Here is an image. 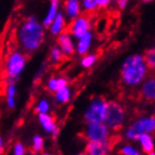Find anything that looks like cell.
<instances>
[{
    "label": "cell",
    "mask_w": 155,
    "mask_h": 155,
    "mask_svg": "<svg viewBox=\"0 0 155 155\" xmlns=\"http://www.w3.org/2000/svg\"><path fill=\"white\" fill-rule=\"evenodd\" d=\"M147 70L148 68L144 60V57L139 54L128 57L121 67V82L127 87L138 86L147 77Z\"/></svg>",
    "instance_id": "cell-1"
},
{
    "label": "cell",
    "mask_w": 155,
    "mask_h": 155,
    "mask_svg": "<svg viewBox=\"0 0 155 155\" xmlns=\"http://www.w3.org/2000/svg\"><path fill=\"white\" fill-rule=\"evenodd\" d=\"M44 32L34 18H30L19 31V43L26 52H33L43 43Z\"/></svg>",
    "instance_id": "cell-2"
},
{
    "label": "cell",
    "mask_w": 155,
    "mask_h": 155,
    "mask_svg": "<svg viewBox=\"0 0 155 155\" xmlns=\"http://www.w3.org/2000/svg\"><path fill=\"white\" fill-rule=\"evenodd\" d=\"M126 120V111L124 105L118 101H109L107 114L104 118V124L108 126L109 129L117 133L122 128Z\"/></svg>",
    "instance_id": "cell-3"
},
{
    "label": "cell",
    "mask_w": 155,
    "mask_h": 155,
    "mask_svg": "<svg viewBox=\"0 0 155 155\" xmlns=\"http://www.w3.org/2000/svg\"><path fill=\"white\" fill-rule=\"evenodd\" d=\"M25 54H23L19 51L10 53V56L6 61V66H5V74H6V78L8 79V82L15 83V81H17L25 68Z\"/></svg>",
    "instance_id": "cell-4"
},
{
    "label": "cell",
    "mask_w": 155,
    "mask_h": 155,
    "mask_svg": "<svg viewBox=\"0 0 155 155\" xmlns=\"http://www.w3.org/2000/svg\"><path fill=\"white\" fill-rule=\"evenodd\" d=\"M108 102L104 97H95L87 105L86 110L84 112V120L86 124L92 122H103L107 109H108Z\"/></svg>",
    "instance_id": "cell-5"
},
{
    "label": "cell",
    "mask_w": 155,
    "mask_h": 155,
    "mask_svg": "<svg viewBox=\"0 0 155 155\" xmlns=\"http://www.w3.org/2000/svg\"><path fill=\"white\" fill-rule=\"evenodd\" d=\"M84 137L87 142H102L111 137V130L104 122H92L85 127Z\"/></svg>",
    "instance_id": "cell-6"
},
{
    "label": "cell",
    "mask_w": 155,
    "mask_h": 155,
    "mask_svg": "<svg viewBox=\"0 0 155 155\" xmlns=\"http://www.w3.org/2000/svg\"><path fill=\"white\" fill-rule=\"evenodd\" d=\"M116 144V136H111L102 142H87L84 152L90 155H110Z\"/></svg>",
    "instance_id": "cell-7"
},
{
    "label": "cell",
    "mask_w": 155,
    "mask_h": 155,
    "mask_svg": "<svg viewBox=\"0 0 155 155\" xmlns=\"http://www.w3.org/2000/svg\"><path fill=\"white\" fill-rule=\"evenodd\" d=\"M90 16H81L77 19H75L69 24V26L65 30L66 33L73 34L76 38H82L84 34H86L90 30Z\"/></svg>",
    "instance_id": "cell-8"
},
{
    "label": "cell",
    "mask_w": 155,
    "mask_h": 155,
    "mask_svg": "<svg viewBox=\"0 0 155 155\" xmlns=\"http://www.w3.org/2000/svg\"><path fill=\"white\" fill-rule=\"evenodd\" d=\"M38 121L42 129L51 135L53 138H57L59 135V127L57 125L54 117L51 116L50 113H39L38 114Z\"/></svg>",
    "instance_id": "cell-9"
},
{
    "label": "cell",
    "mask_w": 155,
    "mask_h": 155,
    "mask_svg": "<svg viewBox=\"0 0 155 155\" xmlns=\"http://www.w3.org/2000/svg\"><path fill=\"white\" fill-rule=\"evenodd\" d=\"M139 95L147 102H155V76L145 78L139 90Z\"/></svg>",
    "instance_id": "cell-10"
},
{
    "label": "cell",
    "mask_w": 155,
    "mask_h": 155,
    "mask_svg": "<svg viewBox=\"0 0 155 155\" xmlns=\"http://www.w3.org/2000/svg\"><path fill=\"white\" fill-rule=\"evenodd\" d=\"M143 134H145V130H144V125H143V119L142 117L138 118L134 121L133 124L126 129L125 131V137L127 140H130V142H135V140H138V138L142 136Z\"/></svg>",
    "instance_id": "cell-11"
},
{
    "label": "cell",
    "mask_w": 155,
    "mask_h": 155,
    "mask_svg": "<svg viewBox=\"0 0 155 155\" xmlns=\"http://www.w3.org/2000/svg\"><path fill=\"white\" fill-rule=\"evenodd\" d=\"M66 86H68V79L64 76H52L48 79L47 84H45V88L51 94H54L57 91L61 90Z\"/></svg>",
    "instance_id": "cell-12"
},
{
    "label": "cell",
    "mask_w": 155,
    "mask_h": 155,
    "mask_svg": "<svg viewBox=\"0 0 155 155\" xmlns=\"http://www.w3.org/2000/svg\"><path fill=\"white\" fill-rule=\"evenodd\" d=\"M58 44H59L60 50L66 57H71L74 54L75 48H74V43L68 33L64 32L62 34H60V36L58 38Z\"/></svg>",
    "instance_id": "cell-13"
},
{
    "label": "cell",
    "mask_w": 155,
    "mask_h": 155,
    "mask_svg": "<svg viewBox=\"0 0 155 155\" xmlns=\"http://www.w3.org/2000/svg\"><path fill=\"white\" fill-rule=\"evenodd\" d=\"M16 94H17V88L15 83L9 82L6 86V105L10 110L16 108Z\"/></svg>",
    "instance_id": "cell-14"
},
{
    "label": "cell",
    "mask_w": 155,
    "mask_h": 155,
    "mask_svg": "<svg viewBox=\"0 0 155 155\" xmlns=\"http://www.w3.org/2000/svg\"><path fill=\"white\" fill-rule=\"evenodd\" d=\"M138 142L140 144V147L145 154H148L154 151V138L152 136V134H143L142 136L138 138Z\"/></svg>",
    "instance_id": "cell-15"
},
{
    "label": "cell",
    "mask_w": 155,
    "mask_h": 155,
    "mask_svg": "<svg viewBox=\"0 0 155 155\" xmlns=\"http://www.w3.org/2000/svg\"><path fill=\"white\" fill-rule=\"evenodd\" d=\"M54 101H56L58 104L60 105H64V104H67L71 99V90L69 88V86H66L61 90L57 91L54 93Z\"/></svg>",
    "instance_id": "cell-16"
},
{
    "label": "cell",
    "mask_w": 155,
    "mask_h": 155,
    "mask_svg": "<svg viewBox=\"0 0 155 155\" xmlns=\"http://www.w3.org/2000/svg\"><path fill=\"white\" fill-rule=\"evenodd\" d=\"M31 150H32V153H36V154L42 153L44 151V138L40 135L33 136L31 142Z\"/></svg>",
    "instance_id": "cell-17"
},
{
    "label": "cell",
    "mask_w": 155,
    "mask_h": 155,
    "mask_svg": "<svg viewBox=\"0 0 155 155\" xmlns=\"http://www.w3.org/2000/svg\"><path fill=\"white\" fill-rule=\"evenodd\" d=\"M91 41H92V35L90 33L84 34L82 38H79V42L77 45V52L79 54H85L90 48Z\"/></svg>",
    "instance_id": "cell-18"
},
{
    "label": "cell",
    "mask_w": 155,
    "mask_h": 155,
    "mask_svg": "<svg viewBox=\"0 0 155 155\" xmlns=\"http://www.w3.org/2000/svg\"><path fill=\"white\" fill-rule=\"evenodd\" d=\"M66 13L69 17H76L79 14V4L78 0H67L65 4Z\"/></svg>",
    "instance_id": "cell-19"
},
{
    "label": "cell",
    "mask_w": 155,
    "mask_h": 155,
    "mask_svg": "<svg viewBox=\"0 0 155 155\" xmlns=\"http://www.w3.org/2000/svg\"><path fill=\"white\" fill-rule=\"evenodd\" d=\"M51 111V102L48 99L39 100L35 104V112L39 113H50Z\"/></svg>",
    "instance_id": "cell-20"
},
{
    "label": "cell",
    "mask_w": 155,
    "mask_h": 155,
    "mask_svg": "<svg viewBox=\"0 0 155 155\" xmlns=\"http://www.w3.org/2000/svg\"><path fill=\"white\" fill-rule=\"evenodd\" d=\"M64 28H65V19H64L61 14H57L54 19H53V22H52V27H51L52 34H58Z\"/></svg>",
    "instance_id": "cell-21"
},
{
    "label": "cell",
    "mask_w": 155,
    "mask_h": 155,
    "mask_svg": "<svg viewBox=\"0 0 155 155\" xmlns=\"http://www.w3.org/2000/svg\"><path fill=\"white\" fill-rule=\"evenodd\" d=\"M57 9H58V0H52L49 14L47 15V18L44 19V26L45 27H49L52 24V22H53V19H54L57 15Z\"/></svg>",
    "instance_id": "cell-22"
},
{
    "label": "cell",
    "mask_w": 155,
    "mask_h": 155,
    "mask_svg": "<svg viewBox=\"0 0 155 155\" xmlns=\"http://www.w3.org/2000/svg\"><path fill=\"white\" fill-rule=\"evenodd\" d=\"M144 60L146 62V66L148 69L155 71V47L152 49H148L144 54Z\"/></svg>",
    "instance_id": "cell-23"
},
{
    "label": "cell",
    "mask_w": 155,
    "mask_h": 155,
    "mask_svg": "<svg viewBox=\"0 0 155 155\" xmlns=\"http://www.w3.org/2000/svg\"><path fill=\"white\" fill-rule=\"evenodd\" d=\"M143 125H144V130L147 134H154L155 133V117H142Z\"/></svg>",
    "instance_id": "cell-24"
},
{
    "label": "cell",
    "mask_w": 155,
    "mask_h": 155,
    "mask_svg": "<svg viewBox=\"0 0 155 155\" xmlns=\"http://www.w3.org/2000/svg\"><path fill=\"white\" fill-rule=\"evenodd\" d=\"M65 57L66 56L62 53L60 48L58 47L52 48L51 53H50V60H51V62H54V64H57V62H62V61L65 60Z\"/></svg>",
    "instance_id": "cell-25"
},
{
    "label": "cell",
    "mask_w": 155,
    "mask_h": 155,
    "mask_svg": "<svg viewBox=\"0 0 155 155\" xmlns=\"http://www.w3.org/2000/svg\"><path fill=\"white\" fill-rule=\"evenodd\" d=\"M119 154L120 155H142L140 150H138L137 147L133 146V145H122L119 150Z\"/></svg>",
    "instance_id": "cell-26"
},
{
    "label": "cell",
    "mask_w": 155,
    "mask_h": 155,
    "mask_svg": "<svg viewBox=\"0 0 155 155\" xmlns=\"http://www.w3.org/2000/svg\"><path fill=\"white\" fill-rule=\"evenodd\" d=\"M97 59V56L96 54H88V56H85L82 59V62L81 65L84 67V68H90L95 64V61Z\"/></svg>",
    "instance_id": "cell-27"
},
{
    "label": "cell",
    "mask_w": 155,
    "mask_h": 155,
    "mask_svg": "<svg viewBox=\"0 0 155 155\" xmlns=\"http://www.w3.org/2000/svg\"><path fill=\"white\" fill-rule=\"evenodd\" d=\"M12 155H26V147L21 142H16L14 144Z\"/></svg>",
    "instance_id": "cell-28"
},
{
    "label": "cell",
    "mask_w": 155,
    "mask_h": 155,
    "mask_svg": "<svg viewBox=\"0 0 155 155\" xmlns=\"http://www.w3.org/2000/svg\"><path fill=\"white\" fill-rule=\"evenodd\" d=\"M84 6L87 10H94L95 7H96V4H95V0H85Z\"/></svg>",
    "instance_id": "cell-29"
},
{
    "label": "cell",
    "mask_w": 155,
    "mask_h": 155,
    "mask_svg": "<svg viewBox=\"0 0 155 155\" xmlns=\"http://www.w3.org/2000/svg\"><path fill=\"white\" fill-rule=\"evenodd\" d=\"M110 0H95V4L96 6H99L100 8H105L109 5Z\"/></svg>",
    "instance_id": "cell-30"
},
{
    "label": "cell",
    "mask_w": 155,
    "mask_h": 155,
    "mask_svg": "<svg viewBox=\"0 0 155 155\" xmlns=\"http://www.w3.org/2000/svg\"><path fill=\"white\" fill-rule=\"evenodd\" d=\"M5 151V142H4V138L0 136V155L4 154Z\"/></svg>",
    "instance_id": "cell-31"
},
{
    "label": "cell",
    "mask_w": 155,
    "mask_h": 155,
    "mask_svg": "<svg viewBox=\"0 0 155 155\" xmlns=\"http://www.w3.org/2000/svg\"><path fill=\"white\" fill-rule=\"evenodd\" d=\"M127 1L128 0H118V6H119V8L124 9L126 7V5H127Z\"/></svg>",
    "instance_id": "cell-32"
},
{
    "label": "cell",
    "mask_w": 155,
    "mask_h": 155,
    "mask_svg": "<svg viewBox=\"0 0 155 155\" xmlns=\"http://www.w3.org/2000/svg\"><path fill=\"white\" fill-rule=\"evenodd\" d=\"M40 155H53V154H51V153H47V152H42Z\"/></svg>",
    "instance_id": "cell-33"
},
{
    "label": "cell",
    "mask_w": 155,
    "mask_h": 155,
    "mask_svg": "<svg viewBox=\"0 0 155 155\" xmlns=\"http://www.w3.org/2000/svg\"><path fill=\"white\" fill-rule=\"evenodd\" d=\"M76 155H90V154H87L86 152H83V153H78V154H76Z\"/></svg>",
    "instance_id": "cell-34"
},
{
    "label": "cell",
    "mask_w": 155,
    "mask_h": 155,
    "mask_svg": "<svg viewBox=\"0 0 155 155\" xmlns=\"http://www.w3.org/2000/svg\"><path fill=\"white\" fill-rule=\"evenodd\" d=\"M153 116L155 117V102H154V104H153Z\"/></svg>",
    "instance_id": "cell-35"
},
{
    "label": "cell",
    "mask_w": 155,
    "mask_h": 155,
    "mask_svg": "<svg viewBox=\"0 0 155 155\" xmlns=\"http://www.w3.org/2000/svg\"><path fill=\"white\" fill-rule=\"evenodd\" d=\"M147 155H155V152L153 151V152H151V153H148Z\"/></svg>",
    "instance_id": "cell-36"
},
{
    "label": "cell",
    "mask_w": 155,
    "mask_h": 155,
    "mask_svg": "<svg viewBox=\"0 0 155 155\" xmlns=\"http://www.w3.org/2000/svg\"><path fill=\"white\" fill-rule=\"evenodd\" d=\"M28 155H38L36 153H31V154H28Z\"/></svg>",
    "instance_id": "cell-37"
},
{
    "label": "cell",
    "mask_w": 155,
    "mask_h": 155,
    "mask_svg": "<svg viewBox=\"0 0 155 155\" xmlns=\"http://www.w3.org/2000/svg\"><path fill=\"white\" fill-rule=\"evenodd\" d=\"M143 1H145V2H147V1H152V0H143Z\"/></svg>",
    "instance_id": "cell-38"
}]
</instances>
